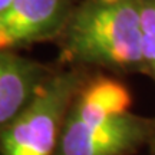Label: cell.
I'll return each mask as SVG.
<instances>
[{"mask_svg": "<svg viewBox=\"0 0 155 155\" xmlns=\"http://www.w3.org/2000/svg\"><path fill=\"white\" fill-rule=\"evenodd\" d=\"M85 78L78 69L50 72L29 106L0 135V155H53L68 109Z\"/></svg>", "mask_w": 155, "mask_h": 155, "instance_id": "3", "label": "cell"}, {"mask_svg": "<svg viewBox=\"0 0 155 155\" xmlns=\"http://www.w3.org/2000/svg\"><path fill=\"white\" fill-rule=\"evenodd\" d=\"M61 35L68 62L147 75L139 0H85L72 10Z\"/></svg>", "mask_w": 155, "mask_h": 155, "instance_id": "2", "label": "cell"}, {"mask_svg": "<svg viewBox=\"0 0 155 155\" xmlns=\"http://www.w3.org/2000/svg\"><path fill=\"white\" fill-rule=\"evenodd\" d=\"M139 20L147 75L155 82V0H139Z\"/></svg>", "mask_w": 155, "mask_h": 155, "instance_id": "6", "label": "cell"}, {"mask_svg": "<svg viewBox=\"0 0 155 155\" xmlns=\"http://www.w3.org/2000/svg\"><path fill=\"white\" fill-rule=\"evenodd\" d=\"M13 0H0V10H3L6 6H9Z\"/></svg>", "mask_w": 155, "mask_h": 155, "instance_id": "8", "label": "cell"}, {"mask_svg": "<svg viewBox=\"0 0 155 155\" xmlns=\"http://www.w3.org/2000/svg\"><path fill=\"white\" fill-rule=\"evenodd\" d=\"M49 73L33 59L0 50V135L35 99Z\"/></svg>", "mask_w": 155, "mask_h": 155, "instance_id": "5", "label": "cell"}, {"mask_svg": "<svg viewBox=\"0 0 155 155\" xmlns=\"http://www.w3.org/2000/svg\"><path fill=\"white\" fill-rule=\"evenodd\" d=\"M150 144H151V152H152V155H155V124H154V131H152V135H151L150 139Z\"/></svg>", "mask_w": 155, "mask_h": 155, "instance_id": "7", "label": "cell"}, {"mask_svg": "<svg viewBox=\"0 0 155 155\" xmlns=\"http://www.w3.org/2000/svg\"><path fill=\"white\" fill-rule=\"evenodd\" d=\"M132 96L111 76L85 79L62 125L53 155H132L150 142L154 124L129 111Z\"/></svg>", "mask_w": 155, "mask_h": 155, "instance_id": "1", "label": "cell"}, {"mask_svg": "<svg viewBox=\"0 0 155 155\" xmlns=\"http://www.w3.org/2000/svg\"><path fill=\"white\" fill-rule=\"evenodd\" d=\"M71 13V0H13L0 10V50L55 38Z\"/></svg>", "mask_w": 155, "mask_h": 155, "instance_id": "4", "label": "cell"}]
</instances>
